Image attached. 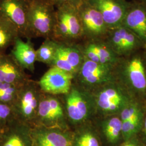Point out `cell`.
<instances>
[{
	"label": "cell",
	"instance_id": "cell-4",
	"mask_svg": "<svg viewBox=\"0 0 146 146\" xmlns=\"http://www.w3.org/2000/svg\"><path fill=\"white\" fill-rule=\"evenodd\" d=\"M104 41L119 58L145 48L140 38L122 25L109 29Z\"/></svg>",
	"mask_w": 146,
	"mask_h": 146
},
{
	"label": "cell",
	"instance_id": "cell-27",
	"mask_svg": "<svg viewBox=\"0 0 146 146\" xmlns=\"http://www.w3.org/2000/svg\"><path fill=\"white\" fill-rule=\"evenodd\" d=\"M141 112V110L137 104H127L122 110L121 115V120L122 122L130 120Z\"/></svg>",
	"mask_w": 146,
	"mask_h": 146
},
{
	"label": "cell",
	"instance_id": "cell-21",
	"mask_svg": "<svg viewBox=\"0 0 146 146\" xmlns=\"http://www.w3.org/2000/svg\"><path fill=\"white\" fill-rule=\"evenodd\" d=\"M19 37L20 35L15 27L0 17V55L5 54L7 49L13 46Z\"/></svg>",
	"mask_w": 146,
	"mask_h": 146
},
{
	"label": "cell",
	"instance_id": "cell-18",
	"mask_svg": "<svg viewBox=\"0 0 146 146\" xmlns=\"http://www.w3.org/2000/svg\"><path fill=\"white\" fill-rule=\"evenodd\" d=\"M115 66L94 62L84 58V62L80 72L81 77L86 82L96 84L110 79Z\"/></svg>",
	"mask_w": 146,
	"mask_h": 146
},
{
	"label": "cell",
	"instance_id": "cell-23",
	"mask_svg": "<svg viewBox=\"0 0 146 146\" xmlns=\"http://www.w3.org/2000/svg\"><path fill=\"white\" fill-rule=\"evenodd\" d=\"M22 85L0 82V102L12 106Z\"/></svg>",
	"mask_w": 146,
	"mask_h": 146
},
{
	"label": "cell",
	"instance_id": "cell-34",
	"mask_svg": "<svg viewBox=\"0 0 146 146\" xmlns=\"http://www.w3.org/2000/svg\"><path fill=\"white\" fill-rule=\"evenodd\" d=\"M143 52H144V56H145V60H146V48L144 49Z\"/></svg>",
	"mask_w": 146,
	"mask_h": 146
},
{
	"label": "cell",
	"instance_id": "cell-1",
	"mask_svg": "<svg viewBox=\"0 0 146 146\" xmlns=\"http://www.w3.org/2000/svg\"><path fill=\"white\" fill-rule=\"evenodd\" d=\"M56 9L48 0H33L28 15L26 38H52Z\"/></svg>",
	"mask_w": 146,
	"mask_h": 146
},
{
	"label": "cell",
	"instance_id": "cell-9",
	"mask_svg": "<svg viewBox=\"0 0 146 146\" xmlns=\"http://www.w3.org/2000/svg\"><path fill=\"white\" fill-rule=\"evenodd\" d=\"M74 74L52 66L40 78L38 84L41 91L52 95L67 94L71 90Z\"/></svg>",
	"mask_w": 146,
	"mask_h": 146
},
{
	"label": "cell",
	"instance_id": "cell-3",
	"mask_svg": "<svg viewBox=\"0 0 146 146\" xmlns=\"http://www.w3.org/2000/svg\"><path fill=\"white\" fill-rule=\"evenodd\" d=\"M38 83L28 80L20 88L12 105L16 119L33 126L35 124L41 97Z\"/></svg>",
	"mask_w": 146,
	"mask_h": 146
},
{
	"label": "cell",
	"instance_id": "cell-22",
	"mask_svg": "<svg viewBox=\"0 0 146 146\" xmlns=\"http://www.w3.org/2000/svg\"><path fill=\"white\" fill-rule=\"evenodd\" d=\"M58 42L52 38H46L36 51V61L51 66L55 58Z\"/></svg>",
	"mask_w": 146,
	"mask_h": 146
},
{
	"label": "cell",
	"instance_id": "cell-10",
	"mask_svg": "<svg viewBox=\"0 0 146 146\" xmlns=\"http://www.w3.org/2000/svg\"><path fill=\"white\" fill-rule=\"evenodd\" d=\"M99 11L109 29L121 25L130 1L127 0H87Z\"/></svg>",
	"mask_w": 146,
	"mask_h": 146
},
{
	"label": "cell",
	"instance_id": "cell-19",
	"mask_svg": "<svg viewBox=\"0 0 146 146\" xmlns=\"http://www.w3.org/2000/svg\"><path fill=\"white\" fill-rule=\"evenodd\" d=\"M125 94L116 88H107L102 90L98 96V104L107 113H114L122 110L127 105Z\"/></svg>",
	"mask_w": 146,
	"mask_h": 146
},
{
	"label": "cell",
	"instance_id": "cell-32",
	"mask_svg": "<svg viewBox=\"0 0 146 146\" xmlns=\"http://www.w3.org/2000/svg\"><path fill=\"white\" fill-rule=\"evenodd\" d=\"M122 146H137L135 143H132V142H130V143H126L125 145H123Z\"/></svg>",
	"mask_w": 146,
	"mask_h": 146
},
{
	"label": "cell",
	"instance_id": "cell-16",
	"mask_svg": "<svg viewBox=\"0 0 146 146\" xmlns=\"http://www.w3.org/2000/svg\"><path fill=\"white\" fill-rule=\"evenodd\" d=\"M29 79L11 54L0 55V82L22 85Z\"/></svg>",
	"mask_w": 146,
	"mask_h": 146
},
{
	"label": "cell",
	"instance_id": "cell-29",
	"mask_svg": "<svg viewBox=\"0 0 146 146\" xmlns=\"http://www.w3.org/2000/svg\"><path fill=\"white\" fill-rule=\"evenodd\" d=\"M56 8L63 5H70L78 8L85 0H48Z\"/></svg>",
	"mask_w": 146,
	"mask_h": 146
},
{
	"label": "cell",
	"instance_id": "cell-31",
	"mask_svg": "<svg viewBox=\"0 0 146 146\" xmlns=\"http://www.w3.org/2000/svg\"><path fill=\"white\" fill-rule=\"evenodd\" d=\"M5 128L6 127H3L0 126V140L2 137V136L3 135L4 131H5Z\"/></svg>",
	"mask_w": 146,
	"mask_h": 146
},
{
	"label": "cell",
	"instance_id": "cell-33",
	"mask_svg": "<svg viewBox=\"0 0 146 146\" xmlns=\"http://www.w3.org/2000/svg\"><path fill=\"white\" fill-rule=\"evenodd\" d=\"M144 131H145V133L146 135V117L145 120V123H144Z\"/></svg>",
	"mask_w": 146,
	"mask_h": 146
},
{
	"label": "cell",
	"instance_id": "cell-20",
	"mask_svg": "<svg viewBox=\"0 0 146 146\" xmlns=\"http://www.w3.org/2000/svg\"><path fill=\"white\" fill-rule=\"evenodd\" d=\"M66 111L68 117L74 122L84 121L89 113L87 102L76 89H71L66 99Z\"/></svg>",
	"mask_w": 146,
	"mask_h": 146
},
{
	"label": "cell",
	"instance_id": "cell-5",
	"mask_svg": "<svg viewBox=\"0 0 146 146\" xmlns=\"http://www.w3.org/2000/svg\"><path fill=\"white\" fill-rule=\"evenodd\" d=\"M84 40H104L109 28L99 13L87 0L78 8Z\"/></svg>",
	"mask_w": 146,
	"mask_h": 146
},
{
	"label": "cell",
	"instance_id": "cell-11",
	"mask_svg": "<svg viewBox=\"0 0 146 146\" xmlns=\"http://www.w3.org/2000/svg\"><path fill=\"white\" fill-rule=\"evenodd\" d=\"M78 44L84 58L94 62L115 66L120 58L113 51L104 40H84Z\"/></svg>",
	"mask_w": 146,
	"mask_h": 146
},
{
	"label": "cell",
	"instance_id": "cell-15",
	"mask_svg": "<svg viewBox=\"0 0 146 146\" xmlns=\"http://www.w3.org/2000/svg\"><path fill=\"white\" fill-rule=\"evenodd\" d=\"M125 26L141 40L146 48V8L130 1L129 7L121 24Z\"/></svg>",
	"mask_w": 146,
	"mask_h": 146
},
{
	"label": "cell",
	"instance_id": "cell-13",
	"mask_svg": "<svg viewBox=\"0 0 146 146\" xmlns=\"http://www.w3.org/2000/svg\"><path fill=\"white\" fill-rule=\"evenodd\" d=\"M31 133L34 146H70L72 143L68 134L61 128L33 125Z\"/></svg>",
	"mask_w": 146,
	"mask_h": 146
},
{
	"label": "cell",
	"instance_id": "cell-2",
	"mask_svg": "<svg viewBox=\"0 0 146 146\" xmlns=\"http://www.w3.org/2000/svg\"><path fill=\"white\" fill-rule=\"evenodd\" d=\"M56 9V24L52 39L67 44H78L82 41L84 33L78 8L63 5Z\"/></svg>",
	"mask_w": 146,
	"mask_h": 146
},
{
	"label": "cell",
	"instance_id": "cell-30",
	"mask_svg": "<svg viewBox=\"0 0 146 146\" xmlns=\"http://www.w3.org/2000/svg\"><path fill=\"white\" fill-rule=\"evenodd\" d=\"M131 1L142 5L146 8V0H131Z\"/></svg>",
	"mask_w": 146,
	"mask_h": 146
},
{
	"label": "cell",
	"instance_id": "cell-8",
	"mask_svg": "<svg viewBox=\"0 0 146 146\" xmlns=\"http://www.w3.org/2000/svg\"><path fill=\"white\" fill-rule=\"evenodd\" d=\"M29 0H0V17L15 27L21 38H26Z\"/></svg>",
	"mask_w": 146,
	"mask_h": 146
},
{
	"label": "cell",
	"instance_id": "cell-25",
	"mask_svg": "<svg viewBox=\"0 0 146 146\" xmlns=\"http://www.w3.org/2000/svg\"><path fill=\"white\" fill-rule=\"evenodd\" d=\"M142 122V112L130 120L122 122V133L125 139L130 138L139 130Z\"/></svg>",
	"mask_w": 146,
	"mask_h": 146
},
{
	"label": "cell",
	"instance_id": "cell-35",
	"mask_svg": "<svg viewBox=\"0 0 146 146\" xmlns=\"http://www.w3.org/2000/svg\"><path fill=\"white\" fill-rule=\"evenodd\" d=\"M29 1H30V2H31V1H33V0H29Z\"/></svg>",
	"mask_w": 146,
	"mask_h": 146
},
{
	"label": "cell",
	"instance_id": "cell-28",
	"mask_svg": "<svg viewBox=\"0 0 146 146\" xmlns=\"http://www.w3.org/2000/svg\"><path fill=\"white\" fill-rule=\"evenodd\" d=\"M77 146H99L97 139L90 133H85L79 137Z\"/></svg>",
	"mask_w": 146,
	"mask_h": 146
},
{
	"label": "cell",
	"instance_id": "cell-12",
	"mask_svg": "<svg viewBox=\"0 0 146 146\" xmlns=\"http://www.w3.org/2000/svg\"><path fill=\"white\" fill-rule=\"evenodd\" d=\"M84 56L78 44L58 42L54 61L50 67L54 66L74 74L84 62Z\"/></svg>",
	"mask_w": 146,
	"mask_h": 146
},
{
	"label": "cell",
	"instance_id": "cell-6",
	"mask_svg": "<svg viewBox=\"0 0 146 146\" xmlns=\"http://www.w3.org/2000/svg\"><path fill=\"white\" fill-rule=\"evenodd\" d=\"M143 51L144 49L120 58L116 64L122 69L133 88L140 93L146 90V62Z\"/></svg>",
	"mask_w": 146,
	"mask_h": 146
},
{
	"label": "cell",
	"instance_id": "cell-7",
	"mask_svg": "<svg viewBox=\"0 0 146 146\" xmlns=\"http://www.w3.org/2000/svg\"><path fill=\"white\" fill-rule=\"evenodd\" d=\"M64 112L59 100L52 95L41 94L36 119L34 125L62 128Z\"/></svg>",
	"mask_w": 146,
	"mask_h": 146
},
{
	"label": "cell",
	"instance_id": "cell-24",
	"mask_svg": "<svg viewBox=\"0 0 146 146\" xmlns=\"http://www.w3.org/2000/svg\"><path fill=\"white\" fill-rule=\"evenodd\" d=\"M122 122L119 117H114L107 120L104 125L105 134L110 142L116 141L122 132Z\"/></svg>",
	"mask_w": 146,
	"mask_h": 146
},
{
	"label": "cell",
	"instance_id": "cell-17",
	"mask_svg": "<svg viewBox=\"0 0 146 146\" xmlns=\"http://www.w3.org/2000/svg\"><path fill=\"white\" fill-rule=\"evenodd\" d=\"M27 40L25 42L19 37L13 46L11 54L24 70L33 73L35 70V63L36 61V50L34 48L31 39Z\"/></svg>",
	"mask_w": 146,
	"mask_h": 146
},
{
	"label": "cell",
	"instance_id": "cell-26",
	"mask_svg": "<svg viewBox=\"0 0 146 146\" xmlns=\"http://www.w3.org/2000/svg\"><path fill=\"white\" fill-rule=\"evenodd\" d=\"M15 119L12 106L0 102V126L6 127Z\"/></svg>",
	"mask_w": 146,
	"mask_h": 146
},
{
	"label": "cell",
	"instance_id": "cell-14",
	"mask_svg": "<svg viewBox=\"0 0 146 146\" xmlns=\"http://www.w3.org/2000/svg\"><path fill=\"white\" fill-rule=\"evenodd\" d=\"M31 125L15 119L5 128L0 146H34Z\"/></svg>",
	"mask_w": 146,
	"mask_h": 146
}]
</instances>
